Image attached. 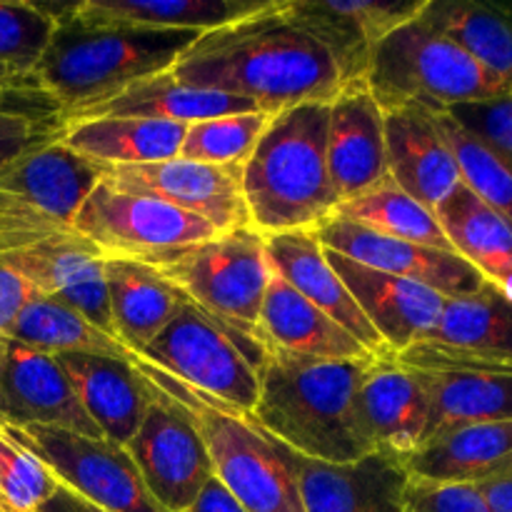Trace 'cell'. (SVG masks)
<instances>
[{
    "instance_id": "cell-1",
    "label": "cell",
    "mask_w": 512,
    "mask_h": 512,
    "mask_svg": "<svg viewBox=\"0 0 512 512\" xmlns=\"http://www.w3.org/2000/svg\"><path fill=\"white\" fill-rule=\"evenodd\" d=\"M170 73L190 88L253 100L265 113L333 103L343 90L330 55L283 13V0L203 33Z\"/></svg>"
},
{
    "instance_id": "cell-2",
    "label": "cell",
    "mask_w": 512,
    "mask_h": 512,
    "mask_svg": "<svg viewBox=\"0 0 512 512\" xmlns=\"http://www.w3.org/2000/svg\"><path fill=\"white\" fill-rule=\"evenodd\" d=\"M370 360H295L268 355L253 420L295 455L328 465L375 453L358 410Z\"/></svg>"
},
{
    "instance_id": "cell-3",
    "label": "cell",
    "mask_w": 512,
    "mask_h": 512,
    "mask_svg": "<svg viewBox=\"0 0 512 512\" xmlns=\"http://www.w3.org/2000/svg\"><path fill=\"white\" fill-rule=\"evenodd\" d=\"M200 35L195 30L90 23L73 10L55 23L33 80L60 105V118L65 120L105 103L138 80L173 70Z\"/></svg>"
},
{
    "instance_id": "cell-4",
    "label": "cell",
    "mask_w": 512,
    "mask_h": 512,
    "mask_svg": "<svg viewBox=\"0 0 512 512\" xmlns=\"http://www.w3.org/2000/svg\"><path fill=\"white\" fill-rule=\"evenodd\" d=\"M330 103H303L270 118L243 165L250 228L260 235L318 230L338 210L325 160Z\"/></svg>"
},
{
    "instance_id": "cell-5",
    "label": "cell",
    "mask_w": 512,
    "mask_h": 512,
    "mask_svg": "<svg viewBox=\"0 0 512 512\" xmlns=\"http://www.w3.org/2000/svg\"><path fill=\"white\" fill-rule=\"evenodd\" d=\"M145 383L175 405L203 438L213 473L248 512H305L290 450L265 433L253 415L215 400L133 353Z\"/></svg>"
},
{
    "instance_id": "cell-6",
    "label": "cell",
    "mask_w": 512,
    "mask_h": 512,
    "mask_svg": "<svg viewBox=\"0 0 512 512\" xmlns=\"http://www.w3.org/2000/svg\"><path fill=\"white\" fill-rule=\"evenodd\" d=\"M365 88L383 113L410 105L435 113L458 105L488 103L512 93L468 50L420 15L380 43Z\"/></svg>"
},
{
    "instance_id": "cell-7",
    "label": "cell",
    "mask_w": 512,
    "mask_h": 512,
    "mask_svg": "<svg viewBox=\"0 0 512 512\" xmlns=\"http://www.w3.org/2000/svg\"><path fill=\"white\" fill-rule=\"evenodd\" d=\"M150 265L185 300L220 323L258 340L260 308L273 268L265 235L253 228L218 233L195 245L150 255Z\"/></svg>"
},
{
    "instance_id": "cell-8",
    "label": "cell",
    "mask_w": 512,
    "mask_h": 512,
    "mask_svg": "<svg viewBox=\"0 0 512 512\" xmlns=\"http://www.w3.org/2000/svg\"><path fill=\"white\" fill-rule=\"evenodd\" d=\"M138 355L248 415L258 403L260 370L268 360L260 340L220 323L190 300H183L168 328Z\"/></svg>"
},
{
    "instance_id": "cell-9",
    "label": "cell",
    "mask_w": 512,
    "mask_h": 512,
    "mask_svg": "<svg viewBox=\"0 0 512 512\" xmlns=\"http://www.w3.org/2000/svg\"><path fill=\"white\" fill-rule=\"evenodd\" d=\"M3 428V425H0ZM28 448L60 485L105 512H165L145 488L123 445L63 428H3Z\"/></svg>"
},
{
    "instance_id": "cell-10",
    "label": "cell",
    "mask_w": 512,
    "mask_h": 512,
    "mask_svg": "<svg viewBox=\"0 0 512 512\" xmlns=\"http://www.w3.org/2000/svg\"><path fill=\"white\" fill-rule=\"evenodd\" d=\"M73 230L105 258L143 260L195 245L218 235L198 215H190L153 195L123 190L108 178L95 185L73 220Z\"/></svg>"
},
{
    "instance_id": "cell-11",
    "label": "cell",
    "mask_w": 512,
    "mask_h": 512,
    "mask_svg": "<svg viewBox=\"0 0 512 512\" xmlns=\"http://www.w3.org/2000/svg\"><path fill=\"white\" fill-rule=\"evenodd\" d=\"M395 358L418 370L478 368L512 373V300L490 283L465 298H448L428 335Z\"/></svg>"
},
{
    "instance_id": "cell-12",
    "label": "cell",
    "mask_w": 512,
    "mask_h": 512,
    "mask_svg": "<svg viewBox=\"0 0 512 512\" xmlns=\"http://www.w3.org/2000/svg\"><path fill=\"white\" fill-rule=\"evenodd\" d=\"M423 8L425 0H283V13L330 55L343 88L365 85L380 43Z\"/></svg>"
},
{
    "instance_id": "cell-13",
    "label": "cell",
    "mask_w": 512,
    "mask_h": 512,
    "mask_svg": "<svg viewBox=\"0 0 512 512\" xmlns=\"http://www.w3.org/2000/svg\"><path fill=\"white\" fill-rule=\"evenodd\" d=\"M148 390L150 408L125 450L155 503L165 512H183L215 478L213 463L193 423L150 385Z\"/></svg>"
},
{
    "instance_id": "cell-14",
    "label": "cell",
    "mask_w": 512,
    "mask_h": 512,
    "mask_svg": "<svg viewBox=\"0 0 512 512\" xmlns=\"http://www.w3.org/2000/svg\"><path fill=\"white\" fill-rule=\"evenodd\" d=\"M105 178L123 190L153 195L185 213L198 215L218 233L250 228L243 165H210L173 158L153 165L108 168Z\"/></svg>"
},
{
    "instance_id": "cell-15",
    "label": "cell",
    "mask_w": 512,
    "mask_h": 512,
    "mask_svg": "<svg viewBox=\"0 0 512 512\" xmlns=\"http://www.w3.org/2000/svg\"><path fill=\"white\" fill-rule=\"evenodd\" d=\"M315 235L330 253L345 255L365 268L380 270V273L395 275V278L428 285V288L438 290L443 298H465V295L478 293L488 283L460 255L425 248V245L408 243V240L388 238V235H380L353 220L338 218V215L320 225Z\"/></svg>"
},
{
    "instance_id": "cell-16",
    "label": "cell",
    "mask_w": 512,
    "mask_h": 512,
    "mask_svg": "<svg viewBox=\"0 0 512 512\" xmlns=\"http://www.w3.org/2000/svg\"><path fill=\"white\" fill-rule=\"evenodd\" d=\"M0 425H43L103 438L80 408L58 358L8 335H0Z\"/></svg>"
},
{
    "instance_id": "cell-17",
    "label": "cell",
    "mask_w": 512,
    "mask_h": 512,
    "mask_svg": "<svg viewBox=\"0 0 512 512\" xmlns=\"http://www.w3.org/2000/svg\"><path fill=\"white\" fill-rule=\"evenodd\" d=\"M290 468L305 512H413L408 468L380 450L348 465L318 463L290 450Z\"/></svg>"
},
{
    "instance_id": "cell-18",
    "label": "cell",
    "mask_w": 512,
    "mask_h": 512,
    "mask_svg": "<svg viewBox=\"0 0 512 512\" xmlns=\"http://www.w3.org/2000/svg\"><path fill=\"white\" fill-rule=\"evenodd\" d=\"M0 263L28 280L38 295L70 305L88 323L115 338L103 270L105 255L83 235L70 230L48 243L5 255Z\"/></svg>"
},
{
    "instance_id": "cell-19",
    "label": "cell",
    "mask_w": 512,
    "mask_h": 512,
    "mask_svg": "<svg viewBox=\"0 0 512 512\" xmlns=\"http://www.w3.org/2000/svg\"><path fill=\"white\" fill-rule=\"evenodd\" d=\"M325 160L340 205L390 180L385 115L365 85L343 88L330 103Z\"/></svg>"
},
{
    "instance_id": "cell-20",
    "label": "cell",
    "mask_w": 512,
    "mask_h": 512,
    "mask_svg": "<svg viewBox=\"0 0 512 512\" xmlns=\"http://www.w3.org/2000/svg\"><path fill=\"white\" fill-rule=\"evenodd\" d=\"M325 255L390 355H400L403 350H408L438 323L445 300H448L438 290L365 268L345 255L330 253V250H325Z\"/></svg>"
},
{
    "instance_id": "cell-21",
    "label": "cell",
    "mask_w": 512,
    "mask_h": 512,
    "mask_svg": "<svg viewBox=\"0 0 512 512\" xmlns=\"http://www.w3.org/2000/svg\"><path fill=\"white\" fill-rule=\"evenodd\" d=\"M358 410L375 450L405 460L423 445L428 430V383L395 355L375 358L360 380Z\"/></svg>"
},
{
    "instance_id": "cell-22",
    "label": "cell",
    "mask_w": 512,
    "mask_h": 512,
    "mask_svg": "<svg viewBox=\"0 0 512 512\" xmlns=\"http://www.w3.org/2000/svg\"><path fill=\"white\" fill-rule=\"evenodd\" d=\"M270 268L308 303L323 310L330 320L348 330L373 358H388V348L363 315L360 305L345 288L340 275L330 265L315 230L265 235Z\"/></svg>"
},
{
    "instance_id": "cell-23",
    "label": "cell",
    "mask_w": 512,
    "mask_h": 512,
    "mask_svg": "<svg viewBox=\"0 0 512 512\" xmlns=\"http://www.w3.org/2000/svg\"><path fill=\"white\" fill-rule=\"evenodd\" d=\"M388 175L400 190L435 210L460 183V168L430 110H385Z\"/></svg>"
},
{
    "instance_id": "cell-24",
    "label": "cell",
    "mask_w": 512,
    "mask_h": 512,
    "mask_svg": "<svg viewBox=\"0 0 512 512\" xmlns=\"http://www.w3.org/2000/svg\"><path fill=\"white\" fill-rule=\"evenodd\" d=\"M108 168L83 158L63 140L28 150L0 170V193L28 203L73 228V220Z\"/></svg>"
},
{
    "instance_id": "cell-25",
    "label": "cell",
    "mask_w": 512,
    "mask_h": 512,
    "mask_svg": "<svg viewBox=\"0 0 512 512\" xmlns=\"http://www.w3.org/2000/svg\"><path fill=\"white\" fill-rule=\"evenodd\" d=\"M258 340L268 355L295 360H370L373 355L323 310L270 273L260 308Z\"/></svg>"
},
{
    "instance_id": "cell-26",
    "label": "cell",
    "mask_w": 512,
    "mask_h": 512,
    "mask_svg": "<svg viewBox=\"0 0 512 512\" xmlns=\"http://www.w3.org/2000/svg\"><path fill=\"white\" fill-rule=\"evenodd\" d=\"M55 358L80 408L93 420L100 435L125 448V443L138 433L153 400L145 380L130 363L133 358L118 360L90 353H63Z\"/></svg>"
},
{
    "instance_id": "cell-27",
    "label": "cell",
    "mask_w": 512,
    "mask_h": 512,
    "mask_svg": "<svg viewBox=\"0 0 512 512\" xmlns=\"http://www.w3.org/2000/svg\"><path fill=\"white\" fill-rule=\"evenodd\" d=\"M410 478L435 485H480L512 473V420L453 430L403 460Z\"/></svg>"
},
{
    "instance_id": "cell-28",
    "label": "cell",
    "mask_w": 512,
    "mask_h": 512,
    "mask_svg": "<svg viewBox=\"0 0 512 512\" xmlns=\"http://www.w3.org/2000/svg\"><path fill=\"white\" fill-rule=\"evenodd\" d=\"M235 113H260V105L253 103V100L238 98V95L190 88V85L180 83L168 70V73L150 75V78L128 85L123 93L113 95L105 103L68 115L63 123L70 125L78 123V120L93 118H145L163 120V123L193 125L200 123V120Z\"/></svg>"
},
{
    "instance_id": "cell-29",
    "label": "cell",
    "mask_w": 512,
    "mask_h": 512,
    "mask_svg": "<svg viewBox=\"0 0 512 512\" xmlns=\"http://www.w3.org/2000/svg\"><path fill=\"white\" fill-rule=\"evenodd\" d=\"M113 335L130 353H143L183 305V295L150 265L130 258H105Z\"/></svg>"
},
{
    "instance_id": "cell-30",
    "label": "cell",
    "mask_w": 512,
    "mask_h": 512,
    "mask_svg": "<svg viewBox=\"0 0 512 512\" xmlns=\"http://www.w3.org/2000/svg\"><path fill=\"white\" fill-rule=\"evenodd\" d=\"M420 373L430 393L423 443L468 425L512 420V373L478 368H428Z\"/></svg>"
},
{
    "instance_id": "cell-31",
    "label": "cell",
    "mask_w": 512,
    "mask_h": 512,
    "mask_svg": "<svg viewBox=\"0 0 512 512\" xmlns=\"http://www.w3.org/2000/svg\"><path fill=\"white\" fill-rule=\"evenodd\" d=\"M435 218L455 253L512 300L510 225L465 183L435 208Z\"/></svg>"
},
{
    "instance_id": "cell-32",
    "label": "cell",
    "mask_w": 512,
    "mask_h": 512,
    "mask_svg": "<svg viewBox=\"0 0 512 512\" xmlns=\"http://www.w3.org/2000/svg\"><path fill=\"white\" fill-rule=\"evenodd\" d=\"M188 125L145 118H93L70 123L63 145L105 168L165 163L180 155Z\"/></svg>"
},
{
    "instance_id": "cell-33",
    "label": "cell",
    "mask_w": 512,
    "mask_h": 512,
    "mask_svg": "<svg viewBox=\"0 0 512 512\" xmlns=\"http://www.w3.org/2000/svg\"><path fill=\"white\" fill-rule=\"evenodd\" d=\"M275 3L278 0H80L75 15L103 25L210 33Z\"/></svg>"
},
{
    "instance_id": "cell-34",
    "label": "cell",
    "mask_w": 512,
    "mask_h": 512,
    "mask_svg": "<svg viewBox=\"0 0 512 512\" xmlns=\"http://www.w3.org/2000/svg\"><path fill=\"white\" fill-rule=\"evenodd\" d=\"M420 18L468 50L512 90V3L503 0H425Z\"/></svg>"
},
{
    "instance_id": "cell-35",
    "label": "cell",
    "mask_w": 512,
    "mask_h": 512,
    "mask_svg": "<svg viewBox=\"0 0 512 512\" xmlns=\"http://www.w3.org/2000/svg\"><path fill=\"white\" fill-rule=\"evenodd\" d=\"M8 338L48 355L90 353L118 360L133 358L128 348L88 323L78 310L48 295H35L25 305L13 328L8 330Z\"/></svg>"
},
{
    "instance_id": "cell-36",
    "label": "cell",
    "mask_w": 512,
    "mask_h": 512,
    "mask_svg": "<svg viewBox=\"0 0 512 512\" xmlns=\"http://www.w3.org/2000/svg\"><path fill=\"white\" fill-rule=\"evenodd\" d=\"M335 215L353 220V223L375 230L380 235H388V238L455 253L453 245L445 238L443 228H440L438 218H435V210L425 208L423 203L410 198L393 180L360 195V198L343 203L335 210Z\"/></svg>"
},
{
    "instance_id": "cell-37",
    "label": "cell",
    "mask_w": 512,
    "mask_h": 512,
    "mask_svg": "<svg viewBox=\"0 0 512 512\" xmlns=\"http://www.w3.org/2000/svg\"><path fill=\"white\" fill-rule=\"evenodd\" d=\"M60 105L30 78L10 83L0 98V170L28 150L63 138Z\"/></svg>"
},
{
    "instance_id": "cell-38",
    "label": "cell",
    "mask_w": 512,
    "mask_h": 512,
    "mask_svg": "<svg viewBox=\"0 0 512 512\" xmlns=\"http://www.w3.org/2000/svg\"><path fill=\"white\" fill-rule=\"evenodd\" d=\"M275 113H235L185 128L178 158L210 165H245Z\"/></svg>"
},
{
    "instance_id": "cell-39",
    "label": "cell",
    "mask_w": 512,
    "mask_h": 512,
    "mask_svg": "<svg viewBox=\"0 0 512 512\" xmlns=\"http://www.w3.org/2000/svg\"><path fill=\"white\" fill-rule=\"evenodd\" d=\"M435 123L443 133L445 143L455 155L463 183L495 210L512 228V173L480 143L478 138L460 128L448 113L435 110Z\"/></svg>"
},
{
    "instance_id": "cell-40",
    "label": "cell",
    "mask_w": 512,
    "mask_h": 512,
    "mask_svg": "<svg viewBox=\"0 0 512 512\" xmlns=\"http://www.w3.org/2000/svg\"><path fill=\"white\" fill-rule=\"evenodd\" d=\"M53 33L55 23L35 3H0V63L15 80L35 73Z\"/></svg>"
},
{
    "instance_id": "cell-41",
    "label": "cell",
    "mask_w": 512,
    "mask_h": 512,
    "mask_svg": "<svg viewBox=\"0 0 512 512\" xmlns=\"http://www.w3.org/2000/svg\"><path fill=\"white\" fill-rule=\"evenodd\" d=\"M58 485L28 448L0 428V512H38Z\"/></svg>"
},
{
    "instance_id": "cell-42",
    "label": "cell",
    "mask_w": 512,
    "mask_h": 512,
    "mask_svg": "<svg viewBox=\"0 0 512 512\" xmlns=\"http://www.w3.org/2000/svg\"><path fill=\"white\" fill-rule=\"evenodd\" d=\"M473 138H478L512 173V93L498 100L443 110Z\"/></svg>"
},
{
    "instance_id": "cell-43",
    "label": "cell",
    "mask_w": 512,
    "mask_h": 512,
    "mask_svg": "<svg viewBox=\"0 0 512 512\" xmlns=\"http://www.w3.org/2000/svg\"><path fill=\"white\" fill-rule=\"evenodd\" d=\"M73 228L48 218L28 203L0 193V258L60 238Z\"/></svg>"
},
{
    "instance_id": "cell-44",
    "label": "cell",
    "mask_w": 512,
    "mask_h": 512,
    "mask_svg": "<svg viewBox=\"0 0 512 512\" xmlns=\"http://www.w3.org/2000/svg\"><path fill=\"white\" fill-rule=\"evenodd\" d=\"M413 512H493L475 485H435L410 478Z\"/></svg>"
},
{
    "instance_id": "cell-45",
    "label": "cell",
    "mask_w": 512,
    "mask_h": 512,
    "mask_svg": "<svg viewBox=\"0 0 512 512\" xmlns=\"http://www.w3.org/2000/svg\"><path fill=\"white\" fill-rule=\"evenodd\" d=\"M35 288L15 270L0 263V335H8L25 305L35 298Z\"/></svg>"
},
{
    "instance_id": "cell-46",
    "label": "cell",
    "mask_w": 512,
    "mask_h": 512,
    "mask_svg": "<svg viewBox=\"0 0 512 512\" xmlns=\"http://www.w3.org/2000/svg\"><path fill=\"white\" fill-rule=\"evenodd\" d=\"M183 512H248L243 505L235 500V495L220 483L218 478L208 480L203 490H200L198 498L193 500L190 508H185Z\"/></svg>"
},
{
    "instance_id": "cell-47",
    "label": "cell",
    "mask_w": 512,
    "mask_h": 512,
    "mask_svg": "<svg viewBox=\"0 0 512 512\" xmlns=\"http://www.w3.org/2000/svg\"><path fill=\"white\" fill-rule=\"evenodd\" d=\"M493 512H512V473L475 485Z\"/></svg>"
},
{
    "instance_id": "cell-48",
    "label": "cell",
    "mask_w": 512,
    "mask_h": 512,
    "mask_svg": "<svg viewBox=\"0 0 512 512\" xmlns=\"http://www.w3.org/2000/svg\"><path fill=\"white\" fill-rule=\"evenodd\" d=\"M38 512H105L95 508L93 503L83 500L80 495H75L73 490H68L65 485H58L55 493L45 500V505Z\"/></svg>"
},
{
    "instance_id": "cell-49",
    "label": "cell",
    "mask_w": 512,
    "mask_h": 512,
    "mask_svg": "<svg viewBox=\"0 0 512 512\" xmlns=\"http://www.w3.org/2000/svg\"><path fill=\"white\" fill-rule=\"evenodd\" d=\"M13 80H15V78H13V75H10V70L5 68L3 63H0V98H3L5 90L10 88V83H13Z\"/></svg>"
}]
</instances>
